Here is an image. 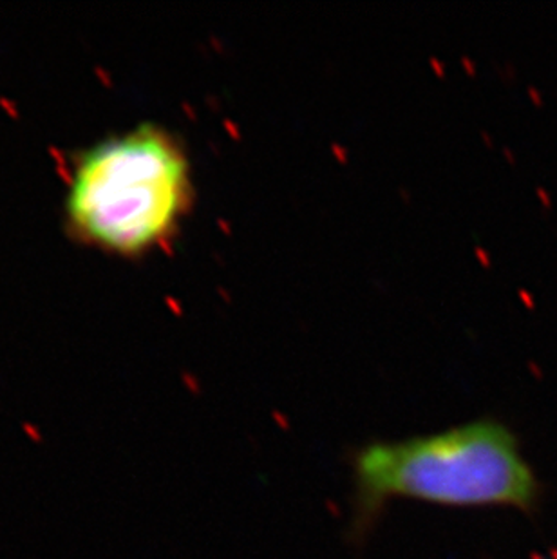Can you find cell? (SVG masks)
I'll return each instance as SVG.
<instances>
[{
    "instance_id": "obj_1",
    "label": "cell",
    "mask_w": 557,
    "mask_h": 559,
    "mask_svg": "<svg viewBox=\"0 0 557 559\" xmlns=\"http://www.w3.org/2000/svg\"><path fill=\"white\" fill-rule=\"evenodd\" d=\"M190 192L178 142L164 129L140 126L82 153L69 178L66 216L85 243L137 255L178 228Z\"/></svg>"
},
{
    "instance_id": "obj_2",
    "label": "cell",
    "mask_w": 557,
    "mask_h": 559,
    "mask_svg": "<svg viewBox=\"0 0 557 559\" xmlns=\"http://www.w3.org/2000/svg\"><path fill=\"white\" fill-rule=\"evenodd\" d=\"M358 486L368 497L415 498L440 506L529 509L537 481L514 435L493 420L431 437L380 442L357 456Z\"/></svg>"
}]
</instances>
